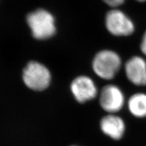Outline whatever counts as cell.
Returning <instances> with one entry per match:
<instances>
[{
    "label": "cell",
    "instance_id": "6",
    "mask_svg": "<svg viewBox=\"0 0 146 146\" xmlns=\"http://www.w3.org/2000/svg\"><path fill=\"white\" fill-rule=\"evenodd\" d=\"M71 90L75 99L80 103L94 99L98 94L94 82L90 77L85 76L77 77L72 81Z\"/></svg>",
    "mask_w": 146,
    "mask_h": 146
},
{
    "label": "cell",
    "instance_id": "3",
    "mask_svg": "<svg viewBox=\"0 0 146 146\" xmlns=\"http://www.w3.org/2000/svg\"><path fill=\"white\" fill-rule=\"evenodd\" d=\"M23 79L29 88L35 91H42L49 86L51 76L49 70L43 64L31 62L23 70Z\"/></svg>",
    "mask_w": 146,
    "mask_h": 146
},
{
    "label": "cell",
    "instance_id": "5",
    "mask_svg": "<svg viewBox=\"0 0 146 146\" xmlns=\"http://www.w3.org/2000/svg\"><path fill=\"white\" fill-rule=\"evenodd\" d=\"M99 102L104 110L110 114H114L124 107L125 98L119 86L110 84L105 86L100 91Z\"/></svg>",
    "mask_w": 146,
    "mask_h": 146
},
{
    "label": "cell",
    "instance_id": "1",
    "mask_svg": "<svg viewBox=\"0 0 146 146\" xmlns=\"http://www.w3.org/2000/svg\"><path fill=\"white\" fill-rule=\"evenodd\" d=\"M122 60L119 55L111 50H102L96 55L93 61L95 74L100 78L111 80L119 71Z\"/></svg>",
    "mask_w": 146,
    "mask_h": 146
},
{
    "label": "cell",
    "instance_id": "12",
    "mask_svg": "<svg viewBox=\"0 0 146 146\" xmlns=\"http://www.w3.org/2000/svg\"><path fill=\"white\" fill-rule=\"evenodd\" d=\"M137 1H140V2H143V1H146V0H137Z\"/></svg>",
    "mask_w": 146,
    "mask_h": 146
},
{
    "label": "cell",
    "instance_id": "9",
    "mask_svg": "<svg viewBox=\"0 0 146 146\" xmlns=\"http://www.w3.org/2000/svg\"><path fill=\"white\" fill-rule=\"evenodd\" d=\"M127 107L130 113L136 117H146V94L138 93L128 100Z\"/></svg>",
    "mask_w": 146,
    "mask_h": 146
},
{
    "label": "cell",
    "instance_id": "2",
    "mask_svg": "<svg viewBox=\"0 0 146 146\" xmlns=\"http://www.w3.org/2000/svg\"><path fill=\"white\" fill-rule=\"evenodd\" d=\"M26 20L33 35L36 39L49 38L56 33L54 18L44 9H38L30 13Z\"/></svg>",
    "mask_w": 146,
    "mask_h": 146
},
{
    "label": "cell",
    "instance_id": "7",
    "mask_svg": "<svg viewBox=\"0 0 146 146\" xmlns=\"http://www.w3.org/2000/svg\"><path fill=\"white\" fill-rule=\"evenodd\" d=\"M127 78L136 86L146 85V60L140 56H133L124 66Z\"/></svg>",
    "mask_w": 146,
    "mask_h": 146
},
{
    "label": "cell",
    "instance_id": "11",
    "mask_svg": "<svg viewBox=\"0 0 146 146\" xmlns=\"http://www.w3.org/2000/svg\"><path fill=\"white\" fill-rule=\"evenodd\" d=\"M140 49L141 51L143 52L144 56H146V31L144 34L142 38V40H141L140 44Z\"/></svg>",
    "mask_w": 146,
    "mask_h": 146
},
{
    "label": "cell",
    "instance_id": "8",
    "mask_svg": "<svg viewBox=\"0 0 146 146\" xmlns=\"http://www.w3.org/2000/svg\"><path fill=\"white\" fill-rule=\"evenodd\" d=\"M100 126L103 133L115 140L122 138L125 131L124 120L114 114L104 116L100 121Z\"/></svg>",
    "mask_w": 146,
    "mask_h": 146
},
{
    "label": "cell",
    "instance_id": "4",
    "mask_svg": "<svg viewBox=\"0 0 146 146\" xmlns=\"http://www.w3.org/2000/svg\"><path fill=\"white\" fill-rule=\"evenodd\" d=\"M106 26L110 33L117 36H129L135 29L133 22L130 18L117 9H113L107 13Z\"/></svg>",
    "mask_w": 146,
    "mask_h": 146
},
{
    "label": "cell",
    "instance_id": "10",
    "mask_svg": "<svg viewBox=\"0 0 146 146\" xmlns=\"http://www.w3.org/2000/svg\"><path fill=\"white\" fill-rule=\"evenodd\" d=\"M107 5L112 7H116L119 6L124 3L125 0H103Z\"/></svg>",
    "mask_w": 146,
    "mask_h": 146
}]
</instances>
